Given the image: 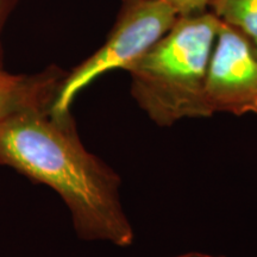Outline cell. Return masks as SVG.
<instances>
[{
    "label": "cell",
    "instance_id": "obj_9",
    "mask_svg": "<svg viewBox=\"0 0 257 257\" xmlns=\"http://www.w3.org/2000/svg\"><path fill=\"white\" fill-rule=\"evenodd\" d=\"M176 257H223V256H212V255H207V253H200V252H188V253H185V255H180Z\"/></svg>",
    "mask_w": 257,
    "mask_h": 257
},
{
    "label": "cell",
    "instance_id": "obj_1",
    "mask_svg": "<svg viewBox=\"0 0 257 257\" xmlns=\"http://www.w3.org/2000/svg\"><path fill=\"white\" fill-rule=\"evenodd\" d=\"M50 108L23 112L0 126V165L53 188L81 239L130 246L135 233L121 206L119 175L86 149L70 112Z\"/></svg>",
    "mask_w": 257,
    "mask_h": 257
},
{
    "label": "cell",
    "instance_id": "obj_2",
    "mask_svg": "<svg viewBox=\"0 0 257 257\" xmlns=\"http://www.w3.org/2000/svg\"><path fill=\"white\" fill-rule=\"evenodd\" d=\"M220 24L211 11L179 17L128 67L134 99L159 126L212 115L206 100V79Z\"/></svg>",
    "mask_w": 257,
    "mask_h": 257
},
{
    "label": "cell",
    "instance_id": "obj_6",
    "mask_svg": "<svg viewBox=\"0 0 257 257\" xmlns=\"http://www.w3.org/2000/svg\"><path fill=\"white\" fill-rule=\"evenodd\" d=\"M212 14L242 32L257 49V0H212Z\"/></svg>",
    "mask_w": 257,
    "mask_h": 257
},
{
    "label": "cell",
    "instance_id": "obj_5",
    "mask_svg": "<svg viewBox=\"0 0 257 257\" xmlns=\"http://www.w3.org/2000/svg\"><path fill=\"white\" fill-rule=\"evenodd\" d=\"M64 76L57 68L32 75H17L0 68V126L23 112L51 107Z\"/></svg>",
    "mask_w": 257,
    "mask_h": 257
},
{
    "label": "cell",
    "instance_id": "obj_8",
    "mask_svg": "<svg viewBox=\"0 0 257 257\" xmlns=\"http://www.w3.org/2000/svg\"><path fill=\"white\" fill-rule=\"evenodd\" d=\"M18 0H0V37H2V31L4 28L5 22L8 21L10 12L17 4ZM0 59H2V46H0Z\"/></svg>",
    "mask_w": 257,
    "mask_h": 257
},
{
    "label": "cell",
    "instance_id": "obj_7",
    "mask_svg": "<svg viewBox=\"0 0 257 257\" xmlns=\"http://www.w3.org/2000/svg\"><path fill=\"white\" fill-rule=\"evenodd\" d=\"M170 6L179 17H188L207 12L212 0H159Z\"/></svg>",
    "mask_w": 257,
    "mask_h": 257
},
{
    "label": "cell",
    "instance_id": "obj_3",
    "mask_svg": "<svg viewBox=\"0 0 257 257\" xmlns=\"http://www.w3.org/2000/svg\"><path fill=\"white\" fill-rule=\"evenodd\" d=\"M179 16L159 0H124L113 30L102 46L61 82L50 111L70 112L74 99L102 74L127 70L175 23Z\"/></svg>",
    "mask_w": 257,
    "mask_h": 257
},
{
    "label": "cell",
    "instance_id": "obj_4",
    "mask_svg": "<svg viewBox=\"0 0 257 257\" xmlns=\"http://www.w3.org/2000/svg\"><path fill=\"white\" fill-rule=\"evenodd\" d=\"M206 100L212 114L257 113V49L242 32L224 23L208 64Z\"/></svg>",
    "mask_w": 257,
    "mask_h": 257
}]
</instances>
